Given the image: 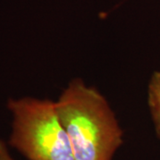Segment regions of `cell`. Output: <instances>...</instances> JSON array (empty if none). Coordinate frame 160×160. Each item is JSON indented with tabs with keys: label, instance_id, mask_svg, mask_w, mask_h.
<instances>
[{
	"label": "cell",
	"instance_id": "1",
	"mask_svg": "<svg viewBox=\"0 0 160 160\" xmlns=\"http://www.w3.org/2000/svg\"><path fill=\"white\" fill-rule=\"evenodd\" d=\"M55 105L75 160H112L123 144V130L108 101L96 88L75 78Z\"/></svg>",
	"mask_w": 160,
	"mask_h": 160
},
{
	"label": "cell",
	"instance_id": "2",
	"mask_svg": "<svg viewBox=\"0 0 160 160\" xmlns=\"http://www.w3.org/2000/svg\"><path fill=\"white\" fill-rule=\"evenodd\" d=\"M9 144L29 160H75L55 102L32 97L10 99Z\"/></svg>",
	"mask_w": 160,
	"mask_h": 160
},
{
	"label": "cell",
	"instance_id": "3",
	"mask_svg": "<svg viewBox=\"0 0 160 160\" xmlns=\"http://www.w3.org/2000/svg\"><path fill=\"white\" fill-rule=\"evenodd\" d=\"M148 106L155 131L160 140V70L151 75L148 85Z\"/></svg>",
	"mask_w": 160,
	"mask_h": 160
},
{
	"label": "cell",
	"instance_id": "4",
	"mask_svg": "<svg viewBox=\"0 0 160 160\" xmlns=\"http://www.w3.org/2000/svg\"><path fill=\"white\" fill-rule=\"evenodd\" d=\"M0 160H14L12 158L6 142L0 139Z\"/></svg>",
	"mask_w": 160,
	"mask_h": 160
}]
</instances>
